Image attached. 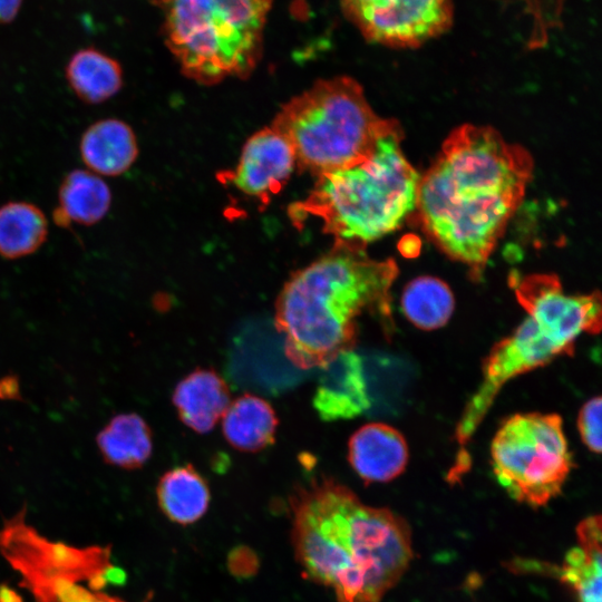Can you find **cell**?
I'll list each match as a JSON object with an SVG mask.
<instances>
[{
  "mask_svg": "<svg viewBox=\"0 0 602 602\" xmlns=\"http://www.w3.org/2000/svg\"><path fill=\"white\" fill-rule=\"evenodd\" d=\"M530 153L495 129H454L419 181L423 229L440 250L479 280L532 177Z\"/></svg>",
  "mask_w": 602,
  "mask_h": 602,
  "instance_id": "1",
  "label": "cell"
},
{
  "mask_svg": "<svg viewBox=\"0 0 602 602\" xmlns=\"http://www.w3.org/2000/svg\"><path fill=\"white\" fill-rule=\"evenodd\" d=\"M291 542L307 577L331 589L338 602H380L411 559L407 522L365 504L330 477L290 496Z\"/></svg>",
  "mask_w": 602,
  "mask_h": 602,
  "instance_id": "2",
  "label": "cell"
},
{
  "mask_svg": "<svg viewBox=\"0 0 602 602\" xmlns=\"http://www.w3.org/2000/svg\"><path fill=\"white\" fill-rule=\"evenodd\" d=\"M398 275L392 259L368 256L366 246L334 242L322 256L293 272L276 301L274 324L284 355L297 368H322L355 349L358 318L377 317L394 328L390 290Z\"/></svg>",
  "mask_w": 602,
  "mask_h": 602,
  "instance_id": "3",
  "label": "cell"
},
{
  "mask_svg": "<svg viewBox=\"0 0 602 602\" xmlns=\"http://www.w3.org/2000/svg\"><path fill=\"white\" fill-rule=\"evenodd\" d=\"M508 281L527 317L486 357L482 381L456 427L458 454L452 477L467 472L470 459L466 446L511 379L543 367L560 356L572 355L581 333L598 334L601 330L599 291L567 294L559 278L546 273L521 275L514 271Z\"/></svg>",
  "mask_w": 602,
  "mask_h": 602,
  "instance_id": "4",
  "label": "cell"
},
{
  "mask_svg": "<svg viewBox=\"0 0 602 602\" xmlns=\"http://www.w3.org/2000/svg\"><path fill=\"white\" fill-rule=\"evenodd\" d=\"M400 126L363 161L315 177L305 198L289 206L295 226L318 219L334 242L366 246L398 229L417 206L420 176L405 157Z\"/></svg>",
  "mask_w": 602,
  "mask_h": 602,
  "instance_id": "5",
  "label": "cell"
},
{
  "mask_svg": "<svg viewBox=\"0 0 602 602\" xmlns=\"http://www.w3.org/2000/svg\"><path fill=\"white\" fill-rule=\"evenodd\" d=\"M270 126L292 146L297 168L318 177L363 161L399 124L372 110L356 79L338 76L291 98Z\"/></svg>",
  "mask_w": 602,
  "mask_h": 602,
  "instance_id": "6",
  "label": "cell"
},
{
  "mask_svg": "<svg viewBox=\"0 0 602 602\" xmlns=\"http://www.w3.org/2000/svg\"><path fill=\"white\" fill-rule=\"evenodd\" d=\"M162 32L184 76L202 85L246 78L263 51L273 0H154Z\"/></svg>",
  "mask_w": 602,
  "mask_h": 602,
  "instance_id": "7",
  "label": "cell"
},
{
  "mask_svg": "<svg viewBox=\"0 0 602 602\" xmlns=\"http://www.w3.org/2000/svg\"><path fill=\"white\" fill-rule=\"evenodd\" d=\"M0 554L35 602H126L107 590L125 579L109 546L50 540L28 523L25 509L0 528Z\"/></svg>",
  "mask_w": 602,
  "mask_h": 602,
  "instance_id": "8",
  "label": "cell"
},
{
  "mask_svg": "<svg viewBox=\"0 0 602 602\" xmlns=\"http://www.w3.org/2000/svg\"><path fill=\"white\" fill-rule=\"evenodd\" d=\"M498 484L520 503L532 507L556 497L573 463L556 414H516L507 418L491 445Z\"/></svg>",
  "mask_w": 602,
  "mask_h": 602,
  "instance_id": "9",
  "label": "cell"
},
{
  "mask_svg": "<svg viewBox=\"0 0 602 602\" xmlns=\"http://www.w3.org/2000/svg\"><path fill=\"white\" fill-rule=\"evenodd\" d=\"M344 17L372 43L418 48L447 32L453 0H340Z\"/></svg>",
  "mask_w": 602,
  "mask_h": 602,
  "instance_id": "10",
  "label": "cell"
},
{
  "mask_svg": "<svg viewBox=\"0 0 602 602\" xmlns=\"http://www.w3.org/2000/svg\"><path fill=\"white\" fill-rule=\"evenodd\" d=\"M295 168L292 146L269 126L250 136L236 166L217 177L264 205L284 187Z\"/></svg>",
  "mask_w": 602,
  "mask_h": 602,
  "instance_id": "11",
  "label": "cell"
},
{
  "mask_svg": "<svg viewBox=\"0 0 602 602\" xmlns=\"http://www.w3.org/2000/svg\"><path fill=\"white\" fill-rule=\"evenodd\" d=\"M312 402L324 421L355 418L370 407L362 359L355 349L321 368Z\"/></svg>",
  "mask_w": 602,
  "mask_h": 602,
  "instance_id": "12",
  "label": "cell"
},
{
  "mask_svg": "<svg viewBox=\"0 0 602 602\" xmlns=\"http://www.w3.org/2000/svg\"><path fill=\"white\" fill-rule=\"evenodd\" d=\"M408 457L404 436L383 423L361 426L348 443V460L366 483L392 480L405 470Z\"/></svg>",
  "mask_w": 602,
  "mask_h": 602,
  "instance_id": "13",
  "label": "cell"
},
{
  "mask_svg": "<svg viewBox=\"0 0 602 602\" xmlns=\"http://www.w3.org/2000/svg\"><path fill=\"white\" fill-rule=\"evenodd\" d=\"M231 402L229 386L212 369H196L175 387L173 404L181 421L198 434L211 431Z\"/></svg>",
  "mask_w": 602,
  "mask_h": 602,
  "instance_id": "14",
  "label": "cell"
},
{
  "mask_svg": "<svg viewBox=\"0 0 602 602\" xmlns=\"http://www.w3.org/2000/svg\"><path fill=\"white\" fill-rule=\"evenodd\" d=\"M602 522L591 515L576 526L577 544L565 555L559 579L577 602H602Z\"/></svg>",
  "mask_w": 602,
  "mask_h": 602,
  "instance_id": "15",
  "label": "cell"
},
{
  "mask_svg": "<svg viewBox=\"0 0 602 602\" xmlns=\"http://www.w3.org/2000/svg\"><path fill=\"white\" fill-rule=\"evenodd\" d=\"M79 149L85 165L99 176L124 174L138 156L133 129L116 118L101 119L90 125L81 136Z\"/></svg>",
  "mask_w": 602,
  "mask_h": 602,
  "instance_id": "16",
  "label": "cell"
},
{
  "mask_svg": "<svg viewBox=\"0 0 602 602\" xmlns=\"http://www.w3.org/2000/svg\"><path fill=\"white\" fill-rule=\"evenodd\" d=\"M278 417L263 398L244 394L231 400L222 416V430L227 443L237 450L255 453L275 440Z\"/></svg>",
  "mask_w": 602,
  "mask_h": 602,
  "instance_id": "17",
  "label": "cell"
},
{
  "mask_svg": "<svg viewBox=\"0 0 602 602\" xmlns=\"http://www.w3.org/2000/svg\"><path fill=\"white\" fill-rule=\"evenodd\" d=\"M111 204V193L103 178L84 169L68 173L58 193L55 220L60 225H93L101 221Z\"/></svg>",
  "mask_w": 602,
  "mask_h": 602,
  "instance_id": "18",
  "label": "cell"
},
{
  "mask_svg": "<svg viewBox=\"0 0 602 602\" xmlns=\"http://www.w3.org/2000/svg\"><path fill=\"white\" fill-rule=\"evenodd\" d=\"M66 78L80 100L100 104L120 90L123 69L116 59L94 47H88L71 56L66 66Z\"/></svg>",
  "mask_w": 602,
  "mask_h": 602,
  "instance_id": "19",
  "label": "cell"
},
{
  "mask_svg": "<svg viewBox=\"0 0 602 602\" xmlns=\"http://www.w3.org/2000/svg\"><path fill=\"white\" fill-rule=\"evenodd\" d=\"M157 502L163 513L178 524L198 521L210 505V489L205 479L192 464L167 470L156 488Z\"/></svg>",
  "mask_w": 602,
  "mask_h": 602,
  "instance_id": "20",
  "label": "cell"
},
{
  "mask_svg": "<svg viewBox=\"0 0 602 602\" xmlns=\"http://www.w3.org/2000/svg\"><path fill=\"white\" fill-rule=\"evenodd\" d=\"M97 446L108 464L136 469L142 467L153 452L152 431L137 414H119L99 431Z\"/></svg>",
  "mask_w": 602,
  "mask_h": 602,
  "instance_id": "21",
  "label": "cell"
},
{
  "mask_svg": "<svg viewBox=\"0 0 602 602\" xmlns=\"http://www.w3.org/2000/svg\"><path fill=\"white\" fill-rule=\"evenodd\" d=\"M48 222L43 212L28 202L0 206V255L19 259L36 252L46 241Z\"/></svg>",
  "mask_w": 602,
  "mask_h": 602,
  "instance_id": "22",
  "label": "cell"
},
{
  "mask_svg": "<svg viewBox=\"0 0 602 602\" xmlns=\"http://www.w3.org/2000/svg\"><path fill=\"white\" fill-rule=\"evenodd\" d=\"M455 300L450 288L435 276L411 280L401 294V310L417 328L436 330L450 319Z\"/></svg>",
  "mask_w": 602,
  "mask_h": 602,
  "instance_id": "23",
  "label": "cell"
},
{
  "mask_svg": "<svg viewBox=\"0 0 602 602\" xmlns=\"http://www.w3.org/2000/svg\"><path fill=\"white\" fill-rule=\"evenodd\" d=\"M601 397L588 400L581 408L577 417V428L582 441L593 453L601 452Z\"/></svg>",
  "mask_w": 602,
  "mask_h": 602,
  "instance_id": "24",
  "label": "cell"
},
{
  "mask_svg": "<svg viewBox=\"0 0 602 602\" xmlns=\"http://www.w3.org/2000/svg\"><path fill=\"white\" fill-rule=\"evenodd\" d=\"M23 0H0V25L9 23L18 16Z\"/></svg>",
  "mask_w": 602,
  "mask_h": 602,
  "instance_id": "25",
  "label": "cell"
},
{
  "mask_svg": "<svg viewBox=\"0 0 602 602\" xmlns=\"http://www.w3.org/2000/svg\"><path fill=\"white\" fill-rule=\"evenodd\" d=\"M0 602H23L22 598L7 585H0Z\"/></svg>",
  "mask_w": 602,
  "mask_h": 602,
  "instance_id": "26",
  "label": "cell"
}]
</instances>
